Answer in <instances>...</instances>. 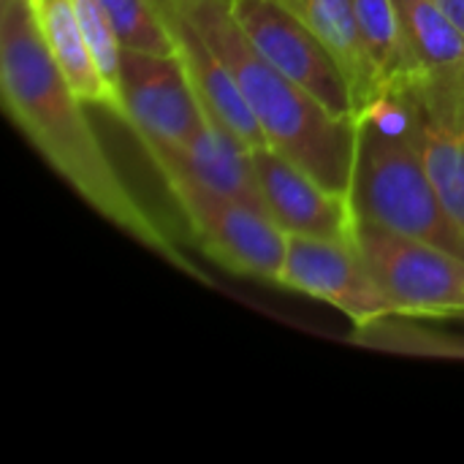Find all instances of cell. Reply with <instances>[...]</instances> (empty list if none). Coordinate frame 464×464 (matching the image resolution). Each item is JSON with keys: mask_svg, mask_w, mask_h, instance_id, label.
<instances>
[{"mask_svg": "<svg viewBox=\"0 0 464 464\" xmlns=\"http://www.w3.org/2000/svg\"><path fill=\"white\" fill-rule=\"evenodd\" d=\"M0 92L14 125L101 218L182 272L204 277L117 174L87 120V103L52 60L33 0H0Z\"/></svg>", "mask_w": 464, "mask_h": 464, "instance_id": "cell-1", "label": "cell"}, {"mask_svg": "<svg viewBox=\"0 0 464 464\" xmlns=\"http://www.w3.org/2000/svg\"><path fill=\"white\" fill-rule=\"evenodd\" d=\"M226 63L266 144L310 171L321 185L348 196L356 117H337L277 71L242 30L234 0H174Z\"/></svg>", "mask_w": 464, "mask_h": 464, "instance_id": "cell-2", "label": "cell"}, {"mask_svg": "<svg viewBox=\"0 0 464 464\" xmlns=\"http://www.w3.org/2000/svg\"><path fill=\"white\" fill-rule=\"evenodd\" d=\"M348 204L353 220L432 242L464 258V231L427 171L405 109L389 92L356 114Z\"/></svg>", "mask_w": 464, "mask_h": 464, "instance_id": "cell-3", "label": "cell"}, {"mask_svg": "<svg viewBox=\"0 0 464 464\" xmlns=\"http://www.w3.org/2000/svg\"><path fill=\"white\" fill-rule=\"evenodd\" d=\"M351 242L400 315H464L462 256L362 220Z\"/></svg>", "mask_w": 464, "mask_h": 464, "instance_id": "cell-4", "label": "cell"}, {"mask_svg": "<svg viewBox=\"0 0 464 464\" xmlns=\"http://www.w3.org/2000/svg\"><path fill=\"white\" fill-rule=\"evenodd\" d=\"M201 250L234 275L277 283L288 234L269 212L212 193L185 177H163Z\"/></svg>", "mask_w": 464, "mask_h": 464, "instance_id": "cell-5", "label": "cell"}, {"mask_svg": "<svg viewBox=\"0 0 464 464\" xmlns=\"http://www.w3.org/2000/svg\"><path fill=\"white\" fill-rule=\"evenodd\" d=\"M234 14L256 49L337 117H356L348 76L321 35L285 0H234Z\"/></svg>", "mask_w": 464, "mask_h": 464, "instance_id": "cell-6", "label": "cell"}, {"mask_svg": "<svg viewBox=\"0 0 464 464\" xmlns=\"http://www.w3.org/2000/svg\"><path fill=\"white\" fill-rule=\"evenodd\" d=\"M400 101L427 171L464 231V65L440 73H413L386 90Z\"/></svg>", "mask_w": 464, "mask_h": 464, "instance_id": "cell-7", "label": "cell"}, {"mask_svg": "<svg viewBox=\"0 0 464 464\" xmlns=\"http://www.w3.org/2000/svg\"><path fill=\"white\" fill-rule=\"evenodd\" d=\"M120 95L141 147H179L209 120L177 54L122 49Z\"/></svg>", "mask_w": 464, "mask_h": 464, "instance_id": "cell-8", "label": "cell"}, {"mask_svg": "<svg viewBox=\"0 0 464 464\" xmlns=\"http://www.w3.org/2000/svg\"><path fill=\"white\" fill-rule=\"evenodd\" d=\"M277 283L337 307L356 326L400 315L356 245L348 239L288 237V253Z\"/></svg>", "mask_w": 464, "mask_h": 464, "instance_id": "cell-9", "label": "cell"}, {"mask_svg": "<svg viewBox=\"0 0 464 464\" xmlns=\"http://www.w3.org/2000/svg\"><path fill=\"white\" fill-rule=\"evenodd\" d=\"M253 163L266 212L288 237L351 242L353 215L348 196L329 190L310 171L269 144L253 150Z\"/></svg>", "mask_w": 464, "mask_h": 464, "instance_id": "cell-10", "label": "cell"}, {"mask_svg": "<svg viewBox=\"0 0 464 464\" xmlns=\"http://www.w3.org/2000/svg\"><path fill=\"white\" fill-rule=\"evenodd\" d=\"M169 27L174 54L179 57L198 103L204 106L207 117L234 133L242 144L250 150L264 147L266 136L250 111L242 90L237 87L234 76L228 73L226 63L218 57V52L209 46V41L201 35V30L188 19V14L174 0H152Z\"/></svg>", "mask_w": 464, "mask_h": 464, "instance_id": "cell-11", "label": "cell"}, {"mask_svg": "<svg viewBox=\"0 0 464 464\" xmlns=\"http://www.w3.org/2000/svg\"><path fill=\"white\" fill-rule=\"evenodd\" d=\"M144 150L160 177H185L212 193L237 198L266 212V201L253 163V150L218 122L207 120L179 147L150 144Z\"/></svg>", "mask_w": 464, "mask_h": 464, "instance_id": "cell-12", "label": "cell"}, {"mask_svg": "<svg viewBox=\"0 0 464 464\" xmlns=\"http://www.w3.org/2000/svg\"><path fill=\"white\" fill-rule=\"evenodd\" d=\"M33 8L44 41L52 52V60L65 76V82L73 87V92L87 106H101L125 122V103L103 79L90 52V44L82 33L73 0H33Z\"/></svg>", "mask_w": 464, "mask_h": 464, "instance_id": "cell-13", "label": "cell"}, {"mask_svg": "<svg viewBox=\"0 0 464 464\" xmlns=\"http://www.w3.org/2000/svg\"><path fill=\"white\" fill-rule=\"evenodd\" d=\"M285 3H291L304 16V22L321 35V41L343 65L353 92L356 114L367 109L375 98H381L375 71L362 44L356 3L353 0H285Z\"/></svg>", "mask_w": 464, "mask_h": 464, "instance_id": "cell-14", "label": "cell"}, {"mask_svg": "<svg viewBox=\"0 0 464 464\" xmlns=\"http://www.w3.org/2000/svg\"><path fill=\"white\" fill-rule=\"evenodd\" d=\"M413 73L464 65V33L430 0H394Z\"/></svg>", "mask_w": 464, "mask_h": 464, "instance_id": "cell-15", "label": "cell"}, {"mask_svg": "<svg viewBox=\"0 0 464 464\" xmlns=\"http://www.w3.org/2000/svg\"><path fill=\"white\" fill-rule=\"evenodd\" d=\"M353 3H356L362 44L383 95L386 90L413 76V65L402 38V24L394 0H353Z\"/></svg>", "mask_w": 464, "mask_h": 464, "instance_id": "cell-16", "label": "cell"}, {"mask_svg": "<svg viewBox=\"0 0 464 464\" xmlns=\"http://www.w3.org/2000/svg\"><path fill=\"white\" fill-rule=\"evenodd\" d=\"M106 11L122 49L174 54L169 27L152 0H98Z\"/></svg>", "mask_w": 464, "mask_h": 464, "instance_id": "cell-17", "label": "cell"}, {"mask_svg": "<svg viewBox=\"0 0 464 464\" xmlns=\"http://www.w3.org/2000/svg\"><path fill=\"white\" fill-rule=\"evenodd\" d=\"M82 33L90 44V52L103 73V79L111 84V90L120 95V63H122V44L114 33V24L109 22L106 11L98 0H73ZM122 98V95H120Z\"/></svg>", "mask_w": 464, "mask_h": 464, "instance_id": "cell-18", "label": "cell"}, {"mask_svg": "<svg viewBox=\"0 0 464 464\" xmlns=\"http://www.w3.org/2000/svg\"><path fill=\"white\" fill-rule=\"evenodd\" d=\"M464 33V0H430Z\"/></svg>", "mask_w": 464, "mask_h": 464, "instance_id": "cell-19", "label": "cell"}]
</instances>
